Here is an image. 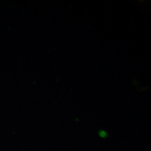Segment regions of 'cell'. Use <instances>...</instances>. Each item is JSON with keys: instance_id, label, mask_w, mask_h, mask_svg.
<instances>
[{"instance_id": "1", "label": "cell", "mask_w": 151, "mask_h": 151, "mask_svg": "<svg viewBox=\"0 0 151 151\" xmlns=\"http://www.w3.org/2000/svg\"><path fill=\"white\" fill-rule=\"evenodd\" d=\"M98 134H99V135H100V137H102V138H106L108 137V134L105 131H103V129H100Z\"/></svg>"}]
</instances>
